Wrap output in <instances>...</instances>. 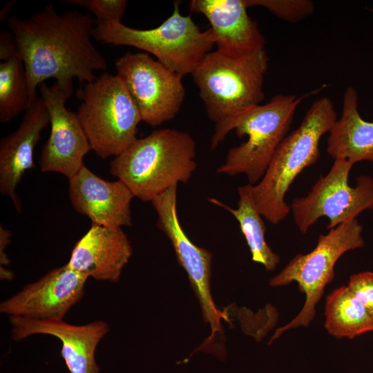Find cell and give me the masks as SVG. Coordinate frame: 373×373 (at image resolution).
Returning a JSON list of instances; mask_svg holds the SVG:
<instances>
[{
	"label": "cell",
	"instance_id": "6da1fadb",
	"mask_svg": "<svg viewBox=\"0 0 373 373\" xmlns=\"http://www.w3.org/2000/svg\"><path fill=\"white\" fill-rule=\"evenodd\" d=\"M96 20L77 10L58 13L52 3L30 17L12 15L7 26L15 35L28 79L30 106L39 86L50 78L82 84L94 80L107 63L91 38Z\"/></svg>",
	"mask_w": 373,
	"mask_h": 373
},
{
	"label": "cell",
	"instance_id": "7a4b0ae2",
	"mask_svg": "<svg viewBox=\"0 0 373 373\" xmlns=\"http://www.w3.org/2000/svg\"><path fill=\"white\" fill-rule=\"evenodd\" d=\"M195 155V142L189 133L162 128L137 138L111 162L110 171L135 197L151 202L189 181L197 167Z\"/></svg>",
	"mask_w": 373,
	"mask_h": 373
},
{
	"label": "cell",
	"instance_id": "3957f363",
	"mask_svg": "<svg viewBox=\"0 0 373 373\" xmlns=\"http://www.w3.org/2000/svg\"><path fill=\"white\" fill-rule=\"evenodd\" d=\"M308 95H275L267 103L249 108L216 126L211 140L212 150L231 131L240 138L245 135L248 137L228 151L224 162L216 172L230 176L245 174L249 184H256L287 136L296 108Z\"/></svg>",
	"mask_w": 373,
	"mask_h": 373
},
{
	"label": "cell",
	"instance_id": "277c9868",
	"mask_svg": "<svg viewBox=\"0 0 373 373\" xmlns=\"http://www.w3.org/2000/svg\"><path fill=\"white\" fill-rule=\"evenodd\" d=\"M336 119L329 97L314 101L299 126L280 144L262 179L252 186L259 213L272 224H278L289 213L285 195L296 178L317 162L320 140L329 132Z\"/></svg>",
	"mask_w": 373,
	"mask_h": 373
},
{
	"label": "cell",
	"instance_id": "5b68a950",
	"mask_svg": "<svg viewBox=\"0 0 373 373\" xmlns=\"http://www.w3.org/2000/svg\"><path fill=\"white\" fill-rule=\"evenodd\" d=\"M268 61L265 49L238 56L216 50L204 57L191 75L215 126L264 99Z\"/></svg>",
	"mask_w": 373,
	"mask_h": 373
},
{
	"label": "cell",
	"instance_id": "8992f818",
	"mask_svg": "<svg viewBox=\"0 0 373 373\" xmlns=\"http://www.w3.org/2000/svg\"><path fill=\"white\" fill-rule=\"evenodd\" d=\"M179 3L159 26L147 30L128 27L122 22L97 21L93 38L99 43L127 46L153 55L171 70L192 75L215 44L211 29L201 31L190 15L183 16Z\"/></svg>",
	"mask_w": 373,
	"mask_h": 373
},
{
	"label": "cell",
	"instance_id": "52a82bcc",
	"mask_svg": "<svg viewBox=\"0 0 373 373\" xmlns=\"http://www.w3.org/2000/svg\"><path fill=\"white\" fill-rule=\"evenodd\" d=\"M77 116L99 157H116L136 139L140 113L117 75L103 73L77 92Z\"/></svg>",
	"mask_w": 373,
	"mask_h": 373
},
{
	"label": "cell",
	"instance_id": "ba28073f",
	"mask_svg": "<svg viewBox=\"0 0 373 373\" xmlns=\"http://www.w3.org/2000/svg\"><path fill=\"white\" fill-rule=\"evenodd\" d=\"M363 226L357 219L342 223L320 234L315 248L307 254H298L276 276L269 285L283 287L296 282L305 294V301L298 314L285 325L276 329L271 342L283 332L298 327H307L316 316V307L323 297L327 285L334 278V265L347 251L365 245Z\"/></svg>",
	"mask_w": 373,
	"mask_h": 373
},
{
	"label": "cell",
	"instance_id": "9c48e42d",
	"mask_svg": "<svg viewBox=\"0 0 373 373\" xmlns=\"http://www.w3.org/2000/svg\"><path fill=\"white\" fill-rule=\"evenodd\" d=\"M354 164L336 159L329 172L321 175L304 197L293 200L290 209L299 231L305 234L323 216L329 219L328 230L355 220L363 211L373 209V178L361 175L355 186L348 178Z\"/></svg>",
	"mask_w": 373,
	"mask_h": 373
},
{
	"label": "cell",
	"instance_id": "30bf717a",
	"mask_svg": "<svg viewBox=\"0 0 373 373\" xmlns=\"http://www.w3.org/2000/svg\"><path fill=\"white\" fill-rule=\"evenodd\" d=\"M115 67L145 123L159 126L179 112L186 94L182 76L145 52H128Z\"/></svg>",
	"mask_w": 373,
	"mask_h": 373
},
{
	"label": "cell",
	"instance_id": "8fae6325",
	"mask_svg": "<svg viewBox=\"0 0 373 373\" xmlns=\"http://www.w3.org/2000/svg\"><path fill=\"white\" fill-rule=\"evenodd\" d=\"M38 89L50 115V133L39 158L41 172L59 173L68 179L84 166L90 145L77 114L66 103L73 93V82L41 83Z\"/></svg>",
	"mask_w": 373,
	"mask_h": 373
},
{
	"label": "cell",
	"instance_id": "7c38bea8",
	"mask_svg": "<svg viewBox=\"0 0 373 373\" xmlns=\"http://www.w3.org/2000/svg\"><path fill=\"white\" fill-rule=\"evenodd\" d=\"M151 202L157 216L156 225L171 242L180 265L186 272L200 303L204 320L211 329L209 340H213L222 332L221 319L225 315L216 307L211 294L213 255L195 245L182 229L177 211V186L166 191Z\"/></svg>",
	"mask_w": 373,
	"mask_h": 373
},
{
	"label": "cell",
	"instance_id": "4fadbf2b",
	"mask_svg": "<svg viewBox=\"0 0 373 373\" xmlns=\"http://www.w3.org/2000/svg\"><path fill=\"white\" fill-rule=\"evenodd\" d=\"M88 278L67 264L55 268L2 301L0 312L9 317L64 320L82 298Z\"/></svg>",
	"mask_w": 373,
	"mask_h": 373
},
{
	"label": "cell",
	"instance_id": "5bb4252c",
	"mask_svg": "<svg viewBox=\"0 0 373 373\" xmlns=\"http://www.w3.org/2000/svg\"><path fill=\"white\" fill-rule=\"evenodd\" d=\"M11 338L22 341L35 334L55 336L61 343V354L70 373H99L95 352L109 332L108 324L97 320L85 325H73L64 320L39 321L9 317Z\"/></svg>",
	"mask_w": 373,
	"mask_h": 373
},
{
	"label": "cell",
	"instance_id": "9a60e30c",
	"mask_svg": "<svg viewBox=\"0 0 373 373\" xmlns=\"http://www.w3.org/2000/svg\"><path fill=\"white\" fill-rule=\"evenodd\" d=\"M73 209L95 224L111 228L132 225L131 202L134 194L121 180L108 181L85 165L68 179Z\"/></svg>",
	"mask_w": 373,
	"mask_h": 373
},
{
	"label": "cell",
	"instance_id": "2e32d148",
	"mask_svg": "<svg viewBox=\"0 0 373 373\" xmlns=\"http://www.w3.org/2000/svg\"><path fill=\"white\" fill-rule=\"evenodd\" d=\"M49 124L48 111L38 96L24 112L17 129L0 140V192L12 200L18 213L22 207L16 189L25 173L34 168V149Z\"/></svg>",
	"mask_w": 373,
	"mask_h": 373
},
{
	"label": "cell",
	"instance_id": "e0dca14e",
	"mask_svg": "<svg viewBox=\"0 0 373 373\" xmlns=\"http://www.w3.org/2000/svg\"><path fill=\"white\" fill-rule=\"evenodd\" d=\"M133 254L122 228L92 224L75 244L67 265L98 281L117 283Z\"/></svg>",
	"mask_w": 373,
	"mask_h": 373
},
{
	"label": "cell",
	"instance_id": "ac0fdd59",
	"mask_svg": "<svg viewBox=\"0 0 373 373\" xmlns=\"http://www.w3.org/2000/svg\"><path fill=\"white\" fill-rule=\"evenodd\" d=\"M189 8L209 21L218 50L238 56L264 49L265 37L245 0H192Z\"/></svg>",
	"mask_w": 373,
	"mask_h": 373
},
{
	"label": "cell",
	"instance_id": "d6986e66",
	"mask_svg": "<svg viewBox=\"0 0 373 373\" xmlns=\"http://www.w3.org/2000/svg\"><path fill=\"white\" fill-rule=\"evenodd\" d=\"M358 102L356 90L347 86L341 115L328 133L327 152L334 160L345 159L354 164L361 161L373 163V122L361 117Z\"/></svg>",
	"mask_w": 373,
	"mask_h": 373
},
{
	"label": "cell",
	"instance_id": "ffe728a7",
	"mask_svg": "<svg viewBox=\"0 0 373 373\" xmlns=\"http://www.w3.org/2000/svg\"><path fill=\"white\" fill-rule=\"evenodd\" d=\"M251 184L238 188L239 200L237 209H233L215 198H208L211 204L230 213L238 222L249 248L254 262L262 265L265 269L271 271L280 261V256L274 252L265 240L266 226L256 205Z\"/></svg>",
	"mask_w": 373,
	"mask_h": 373
},
{
	"label": "cell",
	"instance_id": "44dd1931",
	"mask_svg": "<svg viewBox=\"0 0 373 373\" xmlns=\"http://www.w3.org/2000/svg\"><path fill=\"white\" fill-rule=\"evenodd\" d=\"M325 327L337 338L352 339L373 332V315L361 303L347 285L326 296Z\"/></svg>",
	"mask_w": 373,
	"mask_h": 373
},
{
	"label": "cell",
	"instance_id": "7402d4cb",
	"mask_svg": "<svg viewBox=\"0 0 373 373\" xmlns=\"http://www.w3.org/2000/svg\"><path fill=\"white\" fill-rule=\"evenodd\" d=\"M30 106L28 84L21 57L0 62V122L7 123Z\"/></svg>",
	"mask_w": 373,
	"mask_h": 373
},
{
	"label": "cell",
	"instance_id": "603a6c76",
	"mask_svg": "<svg viewBox=\"0 0 373 373\" xmlns=\"http://www.w3.org/2000/svg\"><path fill=\"white\" fill-rule=\"evenodd\" d=\"M247 8L262 6L277 17L297 23L313 14L314 3L310 0H245Z\"/></svg>",
	"mask_w": 373,
	"mask_h": 373
},
{
	"label": "cell",
	"instance_id": "cb8c5ba5",
	"mask_svg": "<svg viewBox=\"0 0 373 373\" xmlns=\"http://www.w3.org/2000/svg\"><path fill=\"white\" fill-rule=\"evenodd\" d=\"M63 1L86 8L95 15L97 21L121 22L127 5L126 0H68Z\"/></svg>",
	"mask_w": 373,
	"mask_h": 373
},
{
	"label": "cell",
	"instance_id": "d4e9b609",
	"mask_svg": "<svg viewBox=\"0 0 373 373\" xmlns=\"http://www.w3.org/2000/svg\"><path fill=\"white\" fill-rule=\"evenodd\" d=\"M347 286L361 302L373 315V272L363 271L350 276Z\"/></svg>",
	"mask_w": 373,
	"mask_h": 373
},
{
	"label": "cell",
	"instance_id": "484cf974",
	"mask_svg": "<svg viewBox=\"0 0 373 373\" xmlns=\"http://www.w3.org/2000/svg\"><path fill=\"white\" fill-rule=\"evenodd\" d=\"M21 57L18 42L15 35L9 31L0 32V59L7 61Z\"/></svg>",
	"mask_w": 373,
	"mask_h": 373
},
{
	"label": "cell",
	"instance_id": "4316f807",
	"mask_svg": "<svg viewBox=\"0 0 373 373\" xmlns=\"http://www.w3.org/2000/svg\"><path fill=\"white\" fill-rule=\"evenodd\" d=\"M11 233L9 230L5 229L2 225L0 226V263L1 267L8 265L10 262L8 256L5 254V249L10 242Z\"/></svg>",
	"mask_w": 373,
	"mask_h": 373
},
{
	"label": "cell",
	"instance_id": "83f0119b",
	"mask_svg": "<svg viewBox=\"0 0 373 373\" xmlns=\"http://www.w3.org/2000/svg\"><path fill=\"white\" fill-rule=\"evenodd\" d=\"M15 4V1L10 0L8 1L4 7L1 9L0 12V21H3L7 18L8 14L10 12L14 5Z\"/></svg>",
	"mask_w": 373,
	"mask_h": 373
}]
</instances>
